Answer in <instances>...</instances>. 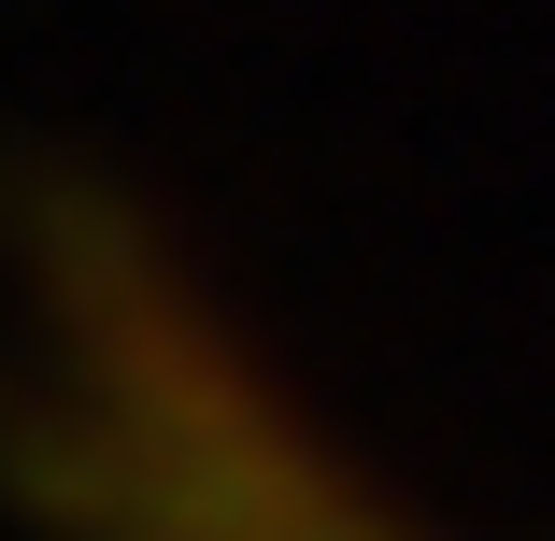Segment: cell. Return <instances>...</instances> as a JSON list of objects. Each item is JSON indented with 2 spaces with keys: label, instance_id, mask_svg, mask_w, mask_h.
<instances>
[{
  "label": "cell",
  "instance_id": "cell-1",
  "mask_svg": "<svg viewBox=\"0 0 555 541\" xmlns=\"http://www.w3.org/2000/svg\"><path fill=\"white\" fill-rule=\"evenodd\" d=\"M0 527L15 541H456L285 343L100 171L0 185Z\"/></svg>",
  "mask_w": 555,
  "mask_h": 541
}]
</instances>
